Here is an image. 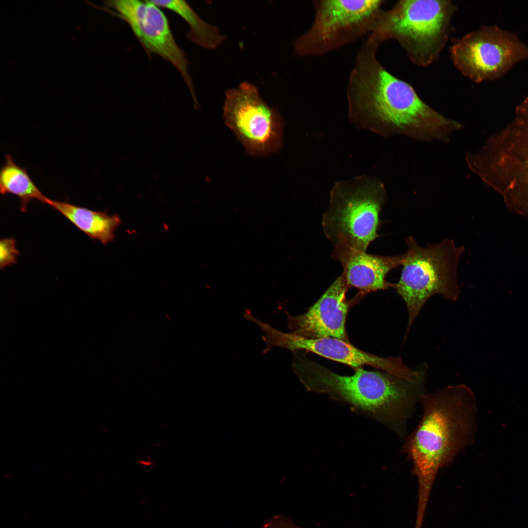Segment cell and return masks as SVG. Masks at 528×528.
Here are the masks:
<instances>
[{
    "mask_svg": "<svg viewBox=\"0 0 528 528\" xmlns=\"http://www.w3.org/2000/svg\"><path fill=\"white\" fill-rule=\"evenodd\" d=\"M272 342L275 347L293 352L304 350L347 365L353 369L368 365L407 380L416 382L422 376L421 369L413 370L400 357H383L363 351L350 342L333 337L308 338L292 332L276 331Z\"/></svg>",
    "mask_w": 528,
    "mask_h": 528,
    "instance_id": "11",
    "label": "cell"
},
{
    "mask_svg": "<svg viewBox=\"0 0 528 528\" xmlns=\"http://www.w3.org/2000/svg\"><path fill=\"white\" fill-rule=\"evenodd\" d=\"M378 48L365 41L350 73L346 95L351 120L384 137L449 141L462 125L432 108L410 84L388 71L377 59Z\"/></svg>",
    "mask_w": 528,
    "mask_h": 528,
    "instance_id": "1",
    "label": "cell"
},
{
    "mask_svg": "<svg viewBox=\"0 0 528 528\" xmlns=\"http://www.w3.org/2000/svg\"><path fill=\"white\" fill-rule=\"evenodd\" d=\"M407 250L398 282L394 288L404 300L408 311L405 338L428 299L436 294L456 300L460 290L457 280L459 259L464 251L454 241L445 239L424 247L412 236L406 241Z\"/></svg>",
    "mask_w": 528,
    "mask_h": 528,
    "instance_id": "5",
    "label": "cell"
},
{
    "mask_svg": "<svg viewBox=\"0 0 528 528\" xmlns=\"http://www.w3.org/2000/svg\"><path fill=\"white\" fill-rule=\"evenodd\" d=\"M20 252L12 238H2L0 241V267L3 269L17 262Z\"/></svg>",
    "mask_w": 528,
    "mask_h": 528,
    "instance_id": "18",
    "label": "cell"
},
{
    "mask_svg": "<svg viewBox=\"0 0 528 528\" xmlns=\"http://www.w3.org/2000/svg\"><path fill=\"white\" fill-rule=\"evenodd\" d=\"M223 118L252 155H268L282 145L284 125L279 112L265 102L250 82H243L226 91Z\"/></svg>",
    "mask_w": 528,
    "mask_h": 528,
    "instance_id": "9",
    "label": "cell"
},
{
    "mask_svg": "<svg viewBox=\"0 0 528 528\" xmlns=\"http://www.w3.org/2000/svg\"><path fill=\"white\" fill-rule=\"evenodd\" d=\"M387 198L383 183L375 177L360 176L336 183L322 217L325 235L332 244L341 238L366 252L379 237V214Z\"/></svg>",
    "mask_w": 528,
    "mask_h": 528,
    "instance_id": "6",
    "label": "cell"
},
{
    "mask_svg": "<svg viewBox=\"0 0 528 528\" xmlns=\"http://www.w3.org/2000/svg\"><path fill=\"white\" fill-rule=\"evenodd\" d=\"M333 245L332 258L341 263L342 276L349 287L358 290V297L372 291L394 288L395 284L389 283L386 277L391 270L402 265L404 254L392 256L370 254L353 248L341 238Z\"/></svg>",
    "mask_w": 528,
    "mask_h": 528,
    "instance_id": "13",
    "label": "cell"
},
{
    "mask_svg": "<svg viewBox=\"0 0 528 528\" xmlns=\"http://www.w3.org/2000/svg\"><path fill=\"white\" fill-rule=\"evenodd\" d=\"M46 204L56 210L77 228L93 240L107 244L114 238V233L121 220L117 215L94 211L67 201L48 198Z\"/></svg>",
    "mask_w": 528,
    "mask_h": 528,
    "instance_id": "14",
    "label": "cell"
},
{
    "mask_svg": "<svg viewBox=\"0 0 528 528\" xmlns=\"http://www.w3.org/2000/svg\"><path fill=\"white\" fill-rule=\"evenodd\" d=\"M418 402L423 411L421 421L401 450L413 462L418 483L416 522L422 523L439 471L471 442L475 400L470 388L459 384L424 392Z\"/></svg>",
    "mask_w": 528,
    "mask_h": 528,
    "instance_id": "2",
    "label": "cell"
},
{
    "mask_svg": "<svg viewBox=\"0 0 528 528\" xmlns=\"http://www.w3.org/2000/svg\"><path fill=\"white\" fill-rule=\"evenodd\" d=\"M349 288L340 275L306 312L297 316L286 312L289 328L308 338L333 337L350 342L346 331Z\"/></svg>",
    "mask_w": 528,
    "mask_h": 528,
    "instance_id": "12",
    "label": "cell"
},
{
    "mask_svg": "<svg viewBox=\"0 0 528 528\" xmlns=\"http://www.w3.org/2000/svg\"><path fill=\"white\" fill-rule=\"evenodd\" d=\"M105 4L129 25L148 55L156 54L177 69L188 86L195 105L198 106L188 60L175 41L169 21L160 8L147 0H107Z\"/></svg>",
    "mask_w": 528,
    "mask_h": 528,
    "instance_id": "10",
    "label": "cell"
},
{
    "mask_svg": "<svg viewBox=\"0 0 528 528\" xmlns=\"http://www.w3.org/2000/svg\"><path fill=\"white\" fill-rule=\"evenodd\" d=\"M264 528H300L292 524L286 518L282 516L273 517L265 525Z\"/></svg>",
    "mask_w": 528,
    "mask_h": 528,
    "instance_id": "19",
    "label": "cell"
},
{
    "mask_svg": "<svg viewBox=\"0 0 528 528\" xmlns=\"http://www.w3.org/2000/svg\"><path fill=\"white\" fill-rule=\"evenodd\" d=\"M292 367L305 389L347 402L376 419L401 438L406 423L424 393L425 378L412 382L386 372L355 369L352 375L336 374L299 352Z\"/></svg>",
    "mask_w": 528,
    "mask_h": 528,
    "instance_id": "3",
    "label": "cell"
},
{
    "mask_svg": "<svg viewBox=\"0 0 528 528\" xmlns=\"http://www.w3.org/2000/svg\"><path fill=\"white\" fill-rule=\"evenodd\" d=\"M514 164L518 184L528 189V125L518 143Z\"/></svg>",
    "mask_w": 528,
    "mask_h": 528,
    "instance_id": "17",
    "label": "cell"
},
{
    "mask_svg": "<svg viewBox=\"0 0 528 528\" xmlns=\"http://www.w3.org/2000/svg\"><path fill=\"white\" fill-rule=\"evenodd\" d=\"M313 22L293 41L302 57L320 56L368 36L384 10L383 0H315Z\"/></svg>",
    "mask_w": 528,
    "mask_h": 528,
    "instance_id": "7",
    "label": "cell"
},
{
    "mask_svg": "<svg viewBox=\"0 0 528 528\" xmlns=\"http://www.w3.org/2000/svg\"><path fill=\"white\" fill-rule=\"evenodd\" d=\"M0 192L17 196L21 201V210L25 212L32 200L46 204L48 198L37 187L25 168H22L9 154L5 155V161L0 171Z\"/></svg>",
    "mask_w": 528,
    "mask_h": 528,
    "instance_id": "16",
    "label": "cell"
},
{
    "mask_svg": "<svg viewBox=\"0 0 528 528\" xmlns=\"http://www.w3.org/2000/svg\"><path fill=\"white\" fill-rule=\"evenodd\" d=\"M160 8L170 10L179 16L187 23L189 30L187 36L193 43L208 49L218 48L226 40L217 26L203 20L184 0H153Z\"/></svg>",
    "mask_w": 528,
    "mask_h": 528,
    "instance_id": "15",
    "label": "cell"
},
{
    "mask_svg": "<svg viewBox=\"0 0 528 528\" xmlns=\"http://www.w3.org/2000/svg\"><path fill=\"white\" fill-rule=\"evenodd\" d=\"M449 52L456 68L476 83L499 79L528 60V46L515 33L497 25H484L453 39Z\"/></svg>",
    "mask_w": 528,
    "mask_h": 528,
    "instance_id": "8",
    "label": "cell"
},
{
    "mask_svg": "<svg viewBox=\"0 0 528 528\" xmlns=\"http://www.w3.org/2000/svg\"><path fill=\"white\" fill-rule=\"evenodd\" d=\"M457 7L450 0H400L384 10L366 41L378 46L394 40L410 61L427 66L436 61L453 30Z\"/></svg>",
    "mask_w": 528,
    "mask_h": 528,
    "instance_id": "4",
    "label": "cell"
}]
</instances>
